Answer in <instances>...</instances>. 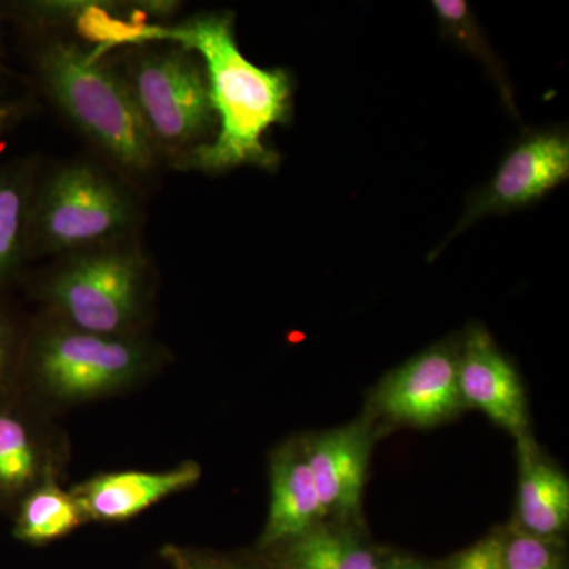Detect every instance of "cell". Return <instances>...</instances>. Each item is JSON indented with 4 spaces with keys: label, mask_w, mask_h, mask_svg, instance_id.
I'll list each match as a JSON object with an SVG mask.
<instances>
[{
    "label": "cell",
    "mask_w": 569,
    "mask_h": 569,
    "mask_svg": "<svg viewBox=\"0 0 569 569\" xmlns=\"http://www.w3.org/2000/svg\"><path fill=\"white\" fill-rule=\"evenodd\" d=\"M233 14L203 13L178 26H151L144 41H174L203 62L217 118V133L176 170L219 174L239 167L274 171L280 156L264 134L290 121L293 80L284 69L254 66L239 50Z\"/></svg>",
    "instance_id": "cell-1"
},
{
    "label": "cell",
    "mask_w": 569,
    "mask_h": 569,
    "mask_svg": "<svg viewBox=\"0 0 569 569\" xmlns=\"http://www.w3.org/2000/svg\"><path fill=\"white\" fill-rule=\"evenodd\" d=\"M173 362L151 336H103L37 313L26 328L22 395L51 413L127 395Z\"/></svg>",
    "instance_id": "cell-2"
},
{
    "label": "cell",
    "mask_w": 569,
    "mask_h": 569,
    "mask_svg": "<svg viewBox=\"0 0 569 569\" xmlns=\"http://www.w3.org/2000/svg\"><path fill=\"white\" fill-rule=\"evenodd\" d=\"M40 33L32 67L44 96L119 171L152 173L159 157L108 52L61 32Z\"/></svg>",
    "instance_id": "cell-3"
},
{
    "label": "cell",
    "mask_w": 569,
    "mask_h": 569,
    "mask_svg": "<svg viewBox=\"0 0 569 569\" xmlns=\"http://www.w3.org/2000/svg\"><path fill=\"white\" fill-rule=\"evenodd\" d=\"M44 316L103 336L149 335L156 302L151 258L133 239L58 258L33 284Z\"/></svg>",
    "instance_id": "cell-4"
},
{
    "label": "cell",
    "mask_w": 569,
    "mask_h": 569,
    "mask_svg": "<svg viewBox=\"0 0 569 569\" xmlns=\"http://www.w3.org/2000/svg\"><path fill=\"white\" fill-rule=\"evenodd\" d=\"M137 222V201L118 176L89 160L59 164L37 179L29 260L127 241Z\"/></svg>",
    "instance_id": "cell-5"
},
{
    "label": "cell",
    "mask_w": 569,
    "mask_h": 569,
    "mask_svg": "<svg viewBox=\"0 0 569 569\" xmlns=\"http://www.w3.org/2000/svg\"><path fill=\"white\" fill-rule=\"evenodd\" d=\"M114 62L159 160L174 168L213 140L216 111L197 52L174 41H148Z\"/></svg>",
    "instance_id": "cell-6"
},
{
    "label": "cell",
    "mask_w": 569,
    "mask_h": 569,
    "mask_svg": "<svg viewBox=\"0 0 569 569\" xmlns=\"http://www.w3.org/2000/svg\"><path fill=\"white\" fill-rule=\"evenodd\" d=\"M69 433L56 415L20 389L0 396V515L11 516L21 498L47 481L69 473Z\"/></svg>",
    "instance_id": "cell-7"
},
{
    "label": "cell",
    "mask_w": 569,
    "mask_h": 569,
    "mask_svg": "<svg viewBox=\"0 0 569 569\" xmlns=\"http://www.w3.org/2000/svg\"><path fill=\"white\" fill-rule=\"evenodd\" d=\"M459 337L419 351L381 378L370 397L373 421L392 426L436 427L466 410L458 385Z\"/></svg>",
    "instance_id": "cell-8"
},
{
    "label": "cell",
    "mask_w": 569,
    "mask_h": 569,
    "mask_svg": "<svg viewBox=\"0 0 569 569\" xmlns=\"http://www.w3.org/2000/svg\"><path fill=\"white\" fill-rule=\"evenodd\" d=\"M569 176V138L563 130H537L523 134L505 159L496 176L468 200L445 244L471 224L493 213L515 211L552 192Z\"/></svg>",
    "instance_id": "cell-9"
},
{
    "label": "cell",
    "mask_w": 569,
    "mask_h": 569,
    "mask_svg": "<svg viewBox=\"0 0 569 569\" xmlns=\"http://www.w3.org/2000/svg\"><path fill=\"white\" fill-rule=\"evenodd\" d=\"M326 518L362 523V492L376 441L369 415L321 432L301 433Z\"/></svg>",
    "instance_id": "cell-10"
},
{
    "label": "cell",
    "mask_w": 569,
    "mask_h": 569,
    "mask_svg": "<svg viewBox=\"0 0 569 569\" xmlns=\"http://www.w3.org/2000/svg\"><path fill=\"white\" fill-rule=\"evenodd\" d=\"M458 385L463 407L481 411L516 440L531 436L522 380L482 325L468 326L459 337Z\"/></svg>",
    "instance_id": "cell-11"
},
{
    "label": "cell",
    "mask_w": 569,
    "mask_h": 569,
    "mask_svg": "<svg viewBox=\"0 0 569 569\" xmlns=\"http://www.w3.org/2000/svg\"><path fill=\"white\" fill-rule=\"evenodd\" d=\"M201 478L200 462L182 460L164 470L102 471L70 486V490L88 523H122L194 488Z\"/></svg>",
    "instance_id": "cell-12"
},
{
    "label": "cell",
    "mask_w": 569,
    "mask_h": 569,
    "mask_svg": "<svg viewBox=\"0 0 569 569\" xmlns=\"http://www.w3.org/2000/svg\"><path fill=\"white\" fill-rule=\"evenodd\" d=\"M269 492L268 519L254 549L272 548L328 519L301 433L284 438L269 455Z\"/></svg>",
    "instance_id": "cell-13"
},
{
    "label": "cell",
    "mask_w": 569,
    "mask_h": 569,
    "mask_svg": "<svg viewBox=\"0 0 569 569\" xmlns=\"http://www.w3.org/2000/svg\"><path fill=\"white\" fill-rule=\"evenodd\" d=\"M253 552L269 569H380L387 549L367 537L362 523L326 519L298 537Z\"/></svg>",
    "instance_id": "cell-14"
},
{
    "label": "cell",
    "mask_w": 569,
    "mask_h": 569,
    "mask_svg": "<svg viewBox=\"0 0 569 569\" xmlns=\"http://www.w3.org/2000/svg\"><path fill=\"white\" fill-rule=\"evenodd\" d=\"M516 441L519 479L511 526L535 537L565 541L569 526L568 475L539 449L533 437Z\"/></svg>",
    "instance_id": "cell-15"
},
{
    "label": "cell",
    "mask_w": 569,
    "mask_h": 569,
    "mask_svg": "<svg viewBox=\"0 0 569 569\" xmlns=\"http://www.w3.org/2000/svg\"><path fill=\"white\" fill-rule=\"evenodd\" d=\"M40 168L36 160L0 163V291L29 261V228Z\"/></svg>",
    "instance_id": "cell-16"
},
{
    "label": "cell",
    "mask_w": 569,
    "mask_h": 569,
    "mask_svg": "<svg viewBox=\"0 0 569 569\" xmlns=\"http://www.w3.org/2000/svg\"><path fill=\"white\" fill-rule=\"evenodd\" d=\"M10 519L13 538L33 548L51 545L88 526L73 492L59 479H47L29 490Z\"/></svg>",
    "instance_id": "cell-17"
},
{
    "label": "cell",
    "mask_w": 569,
    "mask_h": 569,
    "mask_svg": "<svg viewBox=\"0 0 569 569\" xmlns=\"http://www.w3.org/2000/svg\"><path fill=\"white\" fill-rule=\"evenodd\" d=\"M432 9L436 11L440 31L448 40L455 41L460 50L470 52L475 58L485 63L490 71V77L496 80L498 89L503 93L505 102L516 112L512 102V92L509 89L503 67L500 66L492 50H490L485 33L479 29L477 20L471 14L467 2L460 0H433Z\"/></svg>",
    "instance_id": "cell-18"
},
{
    "label": "cell",
    "mask_w": 569,
    "mask_h": 569,
    "mask_svg": "<svg viewBox=\"0 0 569 569\" xmlns=\"http://www.w3.org/2000/svg\"><path fill=\"white\" fill-rule=\"evenodd\" d=\"M503 569H568L565 541L535 537L509 523L505 527Z\"/></svg>",
    "instance_id": "cell-19"
},
{
    "label": "cell",
    "mask_w": 569,
    "mask_h": 569,
    "mask_svg": "<svg viewBox=\"0 0 569 569\" xmlns=\"http://www.w3.org/2000/svg\"><path fill=\"white\" fill-rule=\"evenodd\" d=\"M160 557L170 569H269L254 552L236 556L173 542L160 549Z\"/></svg>",
    "instance_id": "cell-20"
},
{
    "label": "cell",
    "mask_w": 569,
    "mask_h": 569,
    "mask_svg": "<svg viewBox=\"0 0 569 569\" xmlns=\"http://www.w3.org/2000/svg\"><path fill=\"white\" fill-rule=\"evenodd\" d=\"M26 328L0 298V396L17 391L20 383Z\"/></svg>",
    "instance_id": "cell-21"
},
{
    "label": "cell",
    "mask_w": 569,
    "mask_h": 569,
    "mask_svg": "<svg viewBox=\"0 0 569 569\" xmlns=\"http://www.w3.org/2000/svg\"><path fill=\"white\" fill-rule=\"evenodd\" d=\"M503 546L505 529H496L438 565L440 569H503Z\"/></svg>",
    "instance_id": "cell-22"
},
{
    "label": "cell",
    "mask_w": 569,
    "mask_h": 569,
    "mask_svg": "<svg viewBox=\"0 0 569 569\" xmlns=\"http://www.w3.org/2000/svg\"><path fill=\"white\" fill-rule=\"evenodd\" d=\"M380 569H440V565L402 552V550L387 549Z\"/></svg>",
    "instance_id": "cell-23"
},
{
    "label": "cell",
    "mask_w": 569,
    "mask_h": 569,
    "mask_svg": "<svg viewBox=\"0 0 569 569\" xmlns=\"http://www.w3.org/2000/svg\"><path fill=\"white\" fill-rule=\"evenodd\" d=\"M29 104L20 100L0 102V141L7 137L26 118Z\"/></svg>",
    "instance_id": "cell-24"
}]
</instances>
